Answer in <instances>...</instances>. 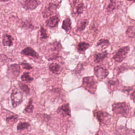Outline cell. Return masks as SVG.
Returning <instances> with one entry per match:
<instances>
[{
	"label": "cell",
	"instance_id": "1",
	"mask_svg": "<svg viewBox=\"0 0 135 135\" xmlns=\"http://www.w3.org/2000/svg\"><path fill=\"white\" fill-rule=\"evenodd\" d=\"M112 111L114 113L127 117L130 112V107L126 102H118L112 104Z\"/></svg>",
	"mask_w": 135,
	"mask_h": 135
},
{
	"label": "cell",
	"instance_id": "2",
	"mask_svg": "<svg viewBox=\"0 0 135 135\" xmlns=\"http://www.w3.org/2000/svg\"><path fill=\"white\" fill-rule=\"evenodd\" d=\"M97 84L98 82L94 76H87L83 78L82 86L89 92L94 93L97 89Z\"/></svg>",
	"mask_w": 135,
	"mask_h": 135
},
{
	"label": "cell",
	"instance_id": "3",
	"mask_svg": "<svg viewBox=\"0 0 135 135\" xmlns=\"http://www.w3.org/2000/svg\"><path fill=\"white\" fill-rule=\"evenodd\" d=\"M130 50L129 46H124L119 49L113 56L114 60L118 63L123 61L126 57Z\"/></svg>",
	"mask_w": 135,
	"mask_h": 135
},
{
	"label": "cell",
	"instance_id": "4",
	"mask_svg": "<svg viewBox=\"0 0 135 135\" xmlns=\"http://www.w3.org/2000/svg\"><path fill=\"white\" fill-rule=\"evenodd\" d=\"M11 98L12 105L14 108H15L20 105L22 102L23 95L19 90L15 89L12 91Z\"/></svg>",
	"mask_w": 135,
	"mask_h": 135
},
{
	"label": "cell",
	"instance_id": "5",
	"mask_svg": "<svg viewBox=\"0 0 135 135\" xmlns=\"http://www.w3.org/2000/svg\"><path fill=\"white\" fill-rule=\"evenodd\" d=\"M94 115L98 121L103 124H108L111 119V115L109 113L103 111L99 110L95 111Z\"/></svg>",
	"mask_w": 135,
	"mask_h": 135
},
{
	"label": "cell",
	"instance_id": "6",
	"mask_svg": "<svg viewBox=\"0 0 135 135\" xmlns=\"http://www.w3.org/2000/svg\"><path fill=\"white\" fill-rule=\"evenodd\" d=\"M40 4L39 0H21L22 6L26 9L33 10Z\"/></svg>",
	"mask_w": 135,
	"mask_h": 135
},
{
	"label": "cell",
	"instance_id": "7",
	"mask_svg": "<svg viewBox=\"0 0 135 135\" xmlns=\"http://www.w3.org/2000/svg\"><path fill=\"white\" fill-rule=\"evenodd\" d=\"M94 72L95 76L100 81H102L105 79L109 74L107 69L100 66H95L94 69Z\"/></svg>",
	"mask_w": 135,
	"mask_h": 135
},
{
	"label": "cell",
	"instance_id": "8",
	"mask_svg": "<svg viewBox=\"0 0 135 135\" xmlns=\"http://www.w3.org/2000/svg\"><path fill=\"white\" fill-rule=\"evenodd\" d=\"M20 66L17 64H12L9 66L7 71L8 76L11 79H15L20 74Z\"/></svg>",
	"mask_w": 135,
	"mask_h": 135
},
{
	"label": "cell",
	"instance_id": "9",
	"mask_svg": "<svg viewBox=\"0 0 135 135\" xmlns=\"http://www.w3.org/2000/svg\"><path fill=\"white\" fill-rule=\"evenodd\" d=\"M58 6L59 5L56 4L50 3L43 12V17H47L54 14L57 8L58 7Z\"/></svg>",
	"mask_w": 135,
	"mask_h": 135
},
{
	"label": "cell",
	"instance_id": "10",
	"mask_svg": "<svg viewBox=\"0 0 135 135\" xmlns=\"http://www.w3.org/2000/svg\"><path fill=\"white\" fill-rule=\"evenodd\" d=\"M21 53L23 55L30 56L34 58L38 57V54L36 52H35L34 50H33L32 48L30 47H27L24 49H23L21 51Z\"/></svg>",
	"mask_w": 135,
	"mask_h": 135
},
{
	"label": "cell",
	"instance_id": "11",
	"mask_svg": "<svg viewBox=\"0 0 135 135\" xmlns=\"http://www.w3.org/2000/svg\"><path fill=\"white\" fill-rule=\"evenodd\" d=\"M60 19L57 16H53L46 21V24L50 27H55L58 24Z\"/></svg>",
	"mask_w": 135,
	"mask_h": 135
},
{
	"label": "cell",
	"instance_id": "12",
	"mask_svg": "<svg viewBox=\"0 0 135 135\" xmlns=\"http://www.w3.org/2000/svg\"><path fill=\"white\" fill-rule=\"evenodd\" d=\"M57 112L61 113V114H63V115L70 116L71 112L69 104L68 103L64 104L60 108H59Z\"/></svg>",
	"mask_w": 135,
	"mask_h": 135
},
{
	"label": "cell",
	"instance_id": "13",
	"mask_svg": "<svg viewBox=\"0 0 135 135\" xmlns=\"http://www.w3.org/2000/svg\"><path fill=\"white\" fill-rule=\"evenodd\" d=\"M49 69L52 73L56 74H60L62 70L61 66L56 63H51L49 65Z\"/></svg>",
	"mask_w": 135,
	"mask_h": 135
},
{
	"label": "cell",
	"instance_id": "14",
	"mask_svg": "<svg viewBox=\"0 0 135 135\" xmlns=\"http://www.w3.org/2000/svg\"><path fill=\"white\" fill-rule=\"evenodd\" d=\"M119 0H110V3L107 8V12H110L117 9L119 6Z\"/></svg>",
	"mask_w": 135,
	"mask_h": 135
},
{
	"label": "cell",
	"instance_id": "15",
	"mask_svg": "<svg viewBox=\"0 0 135 135\" xmlns=\"http://www.w3.org/2000/svg\"><path fill=\"white\" fill-rule=\"evenodd\" d=\"M108 55V52L107 51L103 52L102 53H98L95 54L94 62L99 63L102 61Z\"/></svg>",
	"mask_w": 135,
	"mask_h": 135
},
{
	"label": "cell",
	"instance_id": "16",
	"mask_svg": "<svg viewBox=\"0 0 135 135\" xmlns=\"http://www.w3.org/2000/svg\"><path fill=\"white\" fill-rule=\"evenodd\" d=\"M3 45L4 46H10L12 45V37L11 35L8 34H5L3 36L2 40Z\"/></svg>",
	"mask_w": 135,
	"mask_h": 135
},
{
	"label": "cell",
	"instance_id": "17",
	"mask_svg": "<svg viewBox=\"0 0 135 135\" xmlns=\"http://www.w3.org/2000/svg\"><path fill=\"white\" fill-rule=\"evenodd\" d=\"M62 28L64 29L65 31L68 32L71 28V19L69 17H66L63 21L62 23Z\"/></svg>",
	"mask_w": 135,
	"mask_h": 135
},
{
	"label": "cell",
	"instance_id": "18",
	"mask_svg": "<svg viewBox=\"0 0 135 135\" xmlns=\"http://www.w3.org/2000/svg\"><path fill=\"white\" fill-rule=\"evenodd\" d=\"M90 45L89 43L85 42H80L77 45L78 51L80 53H84L85 50L89 48Z\"/></svg>",
	"mask_w": 135,
	"mask_h": 135
},
{
	"label": "cell",
	"instance_id": "19",
	"mask_svg": "<svg viewBox=\"0 0 135 135\" xmlns=\"http://www.w3.org/2000/svg\"><path fill=\"white\" fill-rule=\"evenodd\" d=\"M88 24V21L86 19L82 20L79 24L77 27V30L78 31H82L85 29L86 25Z\"/></svg>",
	"mask_w": 135,
	"mask_h": 135
},
{
	"label": "cell",
	"instance_id": "20",
	"mask_svg": "<svg viewBox=\"0 0 135 135\" xmlns=\"http://www.w3.org/2000/svg\"><path fill=\"white\" fill-rule=\"evenodd\" d=\"M109 45H110V42L109 40L107 39H101L97 43V46H101L102 48L107 47Z\"/></svg>",
	"mask_w": 135,
	"mask_h": 135
},
{
	"label": "cell",
	"instance_id": "21",
	"mask_svg": "<svg viewBox=\"0 0 135 135\" xmlns=\"http://www.w3.org/2000/svg\"><path fill=\"white\" fill-rule=\"evenodd\" d=\"M127 35L130 38H134L135 37V28L133 26H129L126 31Z\"/></svg>",
	"mask_w": 135,
	"mask_h": 135
},
{
	"label": "cell",
	"instance_id": "22",
	"mask_svg": "<svg viewBox=\"0 0 135 135\" xmlns=\"http://www.w3.org/2000/svg\"><path fill=\"white\" fill-rule=\"evenodd\" d=\"M18 119V116L17 115H13L10 117H7L6 121L7 123L9 124H13L16 122Z\"/></svg>",
	"mask_w": 135,
	"mask_h": 135
},
{
	"label": "cell",
	"instance_id": "23",
	"mask_svg": "<svg viewBox=\"0 0 135 135\" xmlns=\"http://www.w3.org/2000/svg\"><path fill=\"white\" fill-rule=\"evenodd\" d=\"M32 103H33V100L32 98H31L29 100V102H28L27 105L24 109L25 112H28V113H31L33 112V109H34V106H33Z\"/></svg>",
	"mask_w": 135,
	"mask_h": 135
},
{
	"label": "cell",
	"instance_id": "24",
	"mask_svg": "<svg viewBox=\"0 0 135 135\" xmlns=\"http://www.w3.org/2000/svg\"><path fill=\"white\" fill-rule=\"evenodd\" d=\"M21 79H22V81H26V82H31L33 81V78H32L29 73L28 72H25L24 73L22 76H21Z\"/></svg>",
	"mask_w": 135,
	"mask_h": 135
},
{
	"label": "cell",
	"instance_id": "25",
	"mask_svg": "<svg viewBox=\"0 0 135 135\" xmlns=\"http://www.w3.org/2000/svg\"><path fill=\"white\" fill-rule=\"evenodd\" d=\"M30 124L27 122H20L17 127V130H22L25 129H27L29 126Z\"/></svg>",
	"mask_w": 135,
	"mask_h": 135
},
{
	"label": "cell",
	"instance_id": "26",
	"mask_svg": "<svg viewBox=\"0 0 135 135\" xmlns=\"http://www.w3.org/2000/svg\"><path fill=\"white\" fill-rule=\"evenodd\" d=\"M18 85H19V87L26 94H28L29 93H30V88H28V86L24 84V83H21V82H18Z\"/></svg>",
	"mask_w": 135,
	"mask_h": 135
},
{
	"label": "cell",
	"instance_id": "27",
	"mask_svg": "<svg viewBox=\"0 0 135 135\" xmlns=\"http://www.w3.org/2000/svg\"><path fill=\"white\" fill-rule=\"evenodd\" d=\"M84 7V4L83 3H80L76 7V13L78 14H81L83 12Z\"/></svg>",
	"mask_w": 135,
	"mask_h": 135
},
{
	"label": "cell",
	"instance_id": "28",
	"mask_svg": "<svg viewBox=\"0 0 135 135\" xmlns=\"http://www.w3.org/2000/svg\"><path fill=\"white\" fill-rule=\"evenodd\" d=\"M118 84H119V82H118V80H110L108 82V85H109V86H110V88L112 90H113V86H117V85H118Z\"/></svg>",
	"mask_w": 135,
	"mask_h": 135
},
{
	"label": "cell",
	"instance_id": "29",
	"mask_svg": "<svg viewBox=\"0 0 135 135\" xmlns=\"http://www.w3.org/2000/svg\"><path fill=\"white\" fill-rule=\"evenodd\" d=\"M41 36L42 38H47L48 37V35L47 33V31L45 28H44L43 27H41Z\"/></svg>",
	"mask_w": 135,
	"mask_h": 135
},
{
	"label": "cell",
	"instance_id": "30",
	"mask_svg": "<svg viewBox=\"0 0 135 135\" xmlns=\"http://www.w3.org/2000/svg\"><path fill=\"white\" fill-rule=\"evenodd\" d=\"M21 65L23 67V68L25 69L26 70H30V69H32L33 68V67L27 63L23 62V63H21Z\"/></svg>",
	"mask_w": 135,
	"mask_h": 135
},
{
	"label": "cell",
	"instance_id": "31",
	"mask_svg": "<svg viewBox=\"0 0 135 135\" xmlns=\"http://www.w3.org/2000/svg\"><path fill=\"white\" fill-rule=\"evenodd\" d=\"M130 97H131V99L135 102V90L131 93L130 95Z\"/></svg>",
	"mask_w": 135,
	"mask_h": 135
},
{
	"label": "cell",
	"instance_id": "32",
	"mask_svg": "<svg viewBox=\"0 0 135 135\" xmlns=\"http://www.w3.org/2000/svg\"><path fill=\"white\" fill-rule=\"evenodd\" d=\"M9 0H0V2H7V1H8Z\"/></svg>",
	"mask_w": 135,
	"mask_h": 135
},
{
	"label": "cell",
	"instance_id": "33",
	"mask_svg": "<svg viewBox=\"0 0 135 135\" xmlns=\"http://www.w3.org/2000/svg\"><path fill=\"white\" fill-rule=\"evenodd\" d=\"M76 2V0H73V3H74V5L75 4Z\"/></svg>",
	"mask_w": 135,
	"mask_h": 135
},
{
	"label": "cell",
	"instance_id": "34",
	"mask_svg": "<svg viewBox=\"0 0 135 135\" xmlns=\"http://www.w3.org/2000/svg\"><path fill=\"white\" fill-rule=\"evenodd\" d=\"M129 1H130V2H135V0H128Z\"/></svg>",
	"mask_w": 135,
	"mask_h": 135
}]
</instances>
